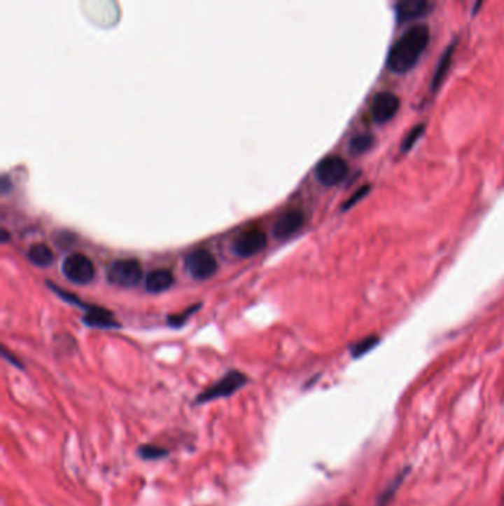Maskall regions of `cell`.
<instances>
[{
  "label": "cell",
  "mask_w": 504,
  "mask_h": 506,
  "mask_svg": "<svg viewBox=\"0 0 504 506\" xmlns=\"http://www.w3.org/2000/svg\"><path fill=\"white\" fill-rule=\"evenodd\" d=\"M174 283H175L174 274L164 268H158V270L148 273L144 282L145 289H147V292H150V293L166 292L172 286H174Z\"/></svg>",
  "instance_id": "obj_12"
},
{
  "label": "cell",
  "mask_w": 504,
  "mask_h": 506,
  "mask_svg": "<svg viewBox=\"0 0 504 506\" xmlns=\"http://www.w3.org/2000/svg\"><path fill=\"white\" fill-rule=\"evenodd\" d=\"M200 306H202L200 303H195V305L191 306V308L185 310L183 313H178V314H175V315H169V317H167L169 326H172V327H181V326H183L185 323L188 322V318H190L198 308H200Z\"/></svg>",
  "instance_id": "obj_19"
},
{
  "label": "cell",
  "mask_w": 504,
  "mask_h": 506,
  "mask_svg": "<svg viewBox=\"0 0 504 506\" xmlns=\"http://www.w3.org/2000/svg\"><path fill=\"white\" fill-rule=\"evenodd\" d=\"M423 130H424V126L423 125H420V126H416L413 130H411L410 133H408V137L405 138V141H404V144H402V149L404 150H410L411 149V146H413L414 145V142L421 137V133H423Z\"/></svg>",
  "instance_id": "obj_20"
},
{
  "label": "cell",
  "mask_w": 504,
  "mask_h": 506,
  "mask_svg": "<svg viewBox=\"0 0 504 506\" xmlns=\"http://www.w3.org/2000/svg\"><path fill=\"white\" fill-rule=\"evenodd\" d=\"M379 342H380V339L376 338V336H370V338H365V339H363L360 342H356L355 345L351 346L352 355L354 357H361V355L367 354L368 351L373 350Z\"/></svg>",
  "instance_id": "obj_18"
},
{
  "label": "cell",
  "mask_w": 504,
  "mask_h": 506,
  "mask_svg": "<svg viewBox=\"0 0 504 506\" xmlns=\"http://www.w3.org/2000/svg\"><path fill=\"white\" fill-rule=\"evenodd\" d=\"M374 139L373 137L370 135H358L355 138L351 139V144H349V149L354 154H363L365 151H368L371 149V145H373Z\"/></svg>",
  "instance_id": "obj_17"
},
{
  "label": "cell",
  "mask_w": 504,
  "mask_h": 506,
  "mask_svg": "<svg viewBox=\"0 0 504 506\" xmlns=\"http://www.w3.org/2000/svg\"><path fill=\"white\" fill-rule=\"evenodd\" d=\"M27 257L33 265L41 266V268L50 266L55 261L54 252H52L50 247L45 243H36V245L30 246V249L27 252Z\"/></svg>",
  "instance_id": "obj_14"
},
{
  "label": "cell",
  "mask_w": 504,
  "mask_h": 506,
  "mask_svg": "<svg viewBox=\"0 0 504 506\" xmlns=\"http://www.w3.org/2000/svg\"><path fill=\"white\" fill-rule=\"evenodd\" d=\"M62 273L76 285H89L95 277V265L85 253H71L62 262Z\"/></svg>",
  "instance_id": "obj_4"
},
{
  "label": "cell",
  "mask_w": 504,
  "mask_h": 506,
  "mask_svg": "<svg viewBox=\"0 0 504 506\" xmlns=\"http://www.w3.org/2000/svg\"><path fill=\"white\" fill-rule=\"evenodd\" d=\"M367 190H368V189H364V190L356 191V193H355V196H354L351 200H348L346 203H344V209H346V207H351V205H354L355 202H358V200H360V198L364 196V193H365Z\"/></svg>",
  "instance_id": "obj_21"
},
{
  "label": "cell",
  "mask_w": 504,
  "mask_h": 506,
  "mask_svg": "<svg viewBox=\"0 0 504 506\" xmlns=\"http://www.w3.org/2000/svg\"><path fill=\"white\" fill-rule=\"evenodd\" d=\"M432 11L430 0H400L395 5V17L400 24L413 22L429 15Z\"/></svg>",
  "instance_id": "obj_10"
},
{
  "label": "cell",
  "mask_w": 504,
  "mask_h": 506,
  "mask_svg": "<svg viewBox=\"0 0 504 506\" xmlns=\"http://www.w3.org/2000/svg\"><path fill=\"white\" fill-rule=\"evenodd\" d=\"M169 455V450L154 444H142L138 447V456L144 460H158Z\"/></svg>",
  "instance_id": "obj_16"
},
{
  "label": "cell",
  "mask_w": 504,
  "mask_h": 506,
  "mask_svg": "<svg viewBox=\"0 0 504 506\" xmlns=\"http://www.w3.org/2000/svg\"><path fill=\"white\" fill-rule=\"evenodd\" d=\"M268 238L259 228H248L238 234L232 242V252L240 258L255 257L256 253L267 247Z\"/></svg>",
  "instance_id": "obj_7"
},
{
  "label": "cell",
  "mask_w": 504,
  "mask_h": 506,
  "mask_svg": "<svg viewBox=\"0 0 504 506\" xmlns=\"http://www.w3.org/2000/svg\"><path fill=\"white\" fill-rule=\"evenodd\" d=\"M83 322L89 327H98V329H113L120 326L114 320L111 311L99 308V306H89L83 317Z\"/></svg>",
  "instance_id": "obj_13"
},
{
  "label": "cell",
  "mask_w": 504,
  "mask_h": 506,
  "mask_svg": "<svg viewBox=\"0 0 504 506\" xmlns=\"http://www.w3.org/2000/svg\"><path fill=\"white\" fill-rule=\"evenodd\" d=\"M408 474H410V468H405L404 471H401L400 474H398V475L392 479V481H391L386 487H384V490L380 493L374 506H388V505L391 503V500L393 499V496L396 495L398 488H400L401 484L404 483V479H405V477H407Z\"/></svg>",
  "instance_id": "obj_15"
},
{
  "label": "cell",
  "mask_w": 504,
  "mask_h": 506,
  "mask_svg": "<svg viewBox=\"0 0 504 506\" xmlns=\"http://www.w3.org/2000/svg\"><path fill=\"white\" fill-rule=\"evenodd\" d=\"M107 280L113 286L135 287L142 280L141 264L135 259L114 261L107 271Z\"/></svg>",
  "instance_id": "obj_3"
},
{
  "label": "cell",
  "mask_w": 504,
  "mask_h": 506,
  "mask_svg": "<svg viewBox=\"0 0 504 506\" xmlns=\"http://www.w3.org/2000/svg\"><path fill=\"white\" fill-rule=\"evenodd\" d=\"M348 172L349 166L346 160L339 156H328L316 165L315 177L320 184L326 186H335L348 177Z\"/></svg>",
  "instance_id": "obj_6"
},
{
  "label": "cell",
  "mask_w": 504,
  "mask_h": 506,
  "mask_svg": "<svg viewBox=\"0 0 504 506\" xmlns=\"http://www.w3.org/2000/svg\"><path fill=\"white\" fill-rule=\"evenodd\" d=\"M401 100L392 92H379L371 102V117L376 123H388L398 114Z\"/></svg>",
  "instance_id": "obj_8"
},
{
  "label": "cell",
  "mask_w": 504,
  "mask_h": 506,
  "mask_svg": "<svg viewBox=\"0 0 504 506\" xmlns=\"http://www.w3.org/2000/svg\"><path fill=\"white\" fill-rule=\"evenodd\" d=\"M456 48H457L456 42L449 43L448 48L444 50V53L441 55V60H440V62H438L435 73H433V77H432V83H430L432 92H438V90H440V88L444 85L445 78H447V76L449 73L451 64H453Z\"/></svg>",
  "instance_id": "obj_11"
},
{
  "label": "cell",
  "mask_w": 504,
  "mask_h": 506,
  "mask_svg": "<svg viewBox=\"0 0 504 506\" xmlns=\"http://www.w3.org/2000/svg\"><path fill=\"white\" fill-rule=\"evenodd\" d=\"M430 42V29L426 24L411 25L392 45L386 67L393 74H407L419 64Z\"/></svg>",
  "instance_id": "obj_1"
},
{
  "label": "cell",
  "mask_w": 504,
  "mask_h": 506,
  "mask_svg": "<svg viewBox=\"0 0 504 506\" xmlns=\"http://www.w3.org/2000/svg\"><path fill=\"white\" fill-rule=\"evenodd\" d=\"M185 271L195 280H207L218 271V261L206 249H195L185 258Z\"/></svg>",
  "instance_id": "obj_5"
},
{
  "label": "cell",
  "mask_w": 504,
  "mask_h": 506,
  "mask_svg": "<svg viewBox=\"0 0 504 506\" xmlns=\"http://www.w3.org/2000/svg\"><path fill=\"white\" fill-rule=\"evenodd\" d=\"M307 217L300 209H288L278 217L272 225V234L278 240H286L295 235L304 225Z\"/></svg>",
  "instance_id": "obj_9"
},
{
  "label": "cell",
  "mask_w": 504,
  "mask_h": 506,
  "mask_svg": "<svg viewBox=\"0 0 504 506\" xmlns=\"http://www.w3.org/2000/svg\"><path fill=\"white\" fill-rule=\"evenodd\" d=\"M247 382L248 378L244 373H241L240 370H230L227 375L220 378L216 383L209 386L202 394H198L195 398V404H206L219 398H228L237 391H240L243 386L247 385Z\"/></svg>",
  "instance_id": "obj_2"
}]
</instances>
